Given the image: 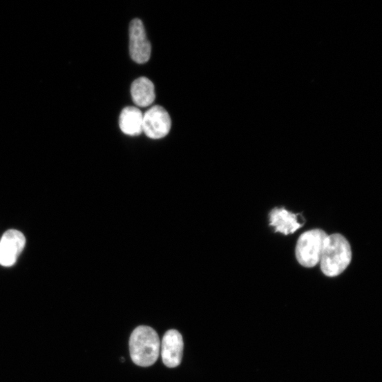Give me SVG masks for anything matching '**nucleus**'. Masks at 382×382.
<instances>
[{"instance_id":"f257e3e1","label":"nucleus","mask_w":382,"mask_h":382,"mask_svg":"<svg viewBox=\"0 0 382 382\" xmlns=\"http://www.w3.org/2000/svg\"><path fill=\"white\" fill-rule=\"evenodd\" d=\"M129 347L131 359L135 365L150 367L159 358L161 342L157 333L153 328L140 326L132 333Z\"/></svg>"},{"instance_id":"f03ea898","label":"nucleus","mask_w":382,"mask_h":382,"mask_svg":"<svg viewBox=\"0 0 382 382\" xmlns=\"http://www.w3.org/2000/svg\"><path fill=\"white\" fill-rule=\"evenodd\" d=\"M352 251L348 241L340 233L327 237L321 258V269L328 277L341 274L349 266Z\"/></svg>"},{"instance_id":"7ed1b4c3","label":"nucleus","mask_w":382,"mask_h":382,"mask_svg":"<svg viewBox=\"0 0 382 382\" xmlns=\"http://www.w3.org/2000/svg\"><path fill=\"white\" fill-rule=\"evenodd\" d=\"M328 235L321 229H312L303 233L296 247V257L301 265L312 268L321 260Z\"/></svg>"},{"instance_id":"20e7f679","label":"nucleus","mask_w":382,"mask_h":382,"mask_svg":"<svg viewBox=\"0 0 382 382\" xmlns=\"http://www.w3.org/2000/svg\"><path fill=\"white\" fill-rule=\"evenodd\" d=\"M171 127V120L169 114L159 105L153 106L143 115L142 132L151 139H162L166 137Z\"/></svg>"},{"instance_id":"39448f33","label":"nucleus","mask_w":382,"mask_h":382,"mask_svg":"<svg viewBox=\"0 0 382 382\" xmlns=\"http://www.w3.org/2000/svg\"><path fill=\"white\" fill-rule=\"evenodd\" d=\"M130 54L133 61L144 64L150 60L151 44L146 38L144 25L139 19L132 20L129 28Z\"/></svg>"},{"instance_id":"423d86ee","label":"nucleus","mask_w":382,"mask_h":382,"mask_svg":"<svg viewBox=\"0 0 382 382\" xmlns=\"http://www.w3.org/2000/svg\"><path fill=\"white\" fill-rule=\"evenodd\" d=\"M25 245L26 238L21 231L8 230L0 240V265L5 267L15 265Z\"/></svg>"},{"instance_id":"0eeeda50","label":"nucleus","mask_w":382,"mask_h":382,"mask_svg":"<svg viewBox=\"0 0 382 382\" xmlns=\"http://www.w3.org/2000/svg\"><path fill=\"white\" fill-rule=\"evenodd\" d=\"M160 349L164 364L169 368L178 367L184 354V340L182 334L176 330L168 331L163 337Z\"/></svg>"},{"instance_id":"6e6552de","label":"nucleus","mask_w":382,"mask_h":382,"mask_svg":"<svg viewBox=\"0 0 382 382\" xmlns=\"http://www.w3.org/2000/svg\"><path fill=\"white\" fill-rule=\"evenodd\" d=\"M298 216L285 209H274L269 214L270 225L275 227L276 232H280L285 235L295 233L304 225L298 222Z\"/></svg>"},{"instance_id":"1a4fd4ad","label":"nucleus","mask_w":382,"mask_h":382,"mask_svg":"<svg viewBox=\"0 0 382 382\" xmlns=\"http://www.w3.org/2000/svg\"><path fill=\"white\" fill-rule=\"evenodd\" d=\"M131 96L135 104L139 107L152 105L156 97L154 84L144 77L135 79L131 86Z\"/></svg>"},{"instance_id":"9d476101","label":"nucleus","mask_w":382,"mask_h":382,"mask_svg":"<svg viewBox=\"0 0 382 382\" xmlns=\"http://www.w3.org/2000/svg\"><path fill=\"white\" fill-rule=\"evenodd\" d=\"M143 114L137 108H125L120 117L122 131L130 136H138L142 133Z\"/></svg>"}]
</instances>
